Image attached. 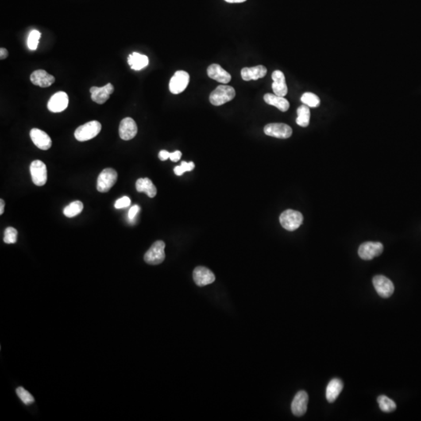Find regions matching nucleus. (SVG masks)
<instances>
[{
    "label": "nucleus",
    "instance_id": "nucleus-1",
    "mask_svg": "<svg viewBox=\"0 0 421 421\" xmlns=\"http://www.w3.org/2000/svg\"><path fill=\"white\" fill-rule=\"evenodd\" d=\"M236 96V91L232 86L219 85L210 93L209 100L210 103L215 106L224 105L230 102Z\"/></svg>",
    "mask_w": 421,
    "mask_h": 421
},
{
    "label": "nucleus",
    "instance_id": "nucleus-2",
    "mask_svg": "<svg viewBox=\"0 0 421 421\" xmlns=\"http://www.w3.org/2000/svg\"><path fill=\"white\" fill-rule=\"evenodd\" d=\"M281 225L288 231H294L303 223V214L297 210L288 209L283 211L279 217Z\"/></svg>",
    "mask_w": 421,
    "mask_h": 421
},
{
    "label": "nucleus",
    "instance_id": "nucleus-3",
    "mask_svg": "<svg viewBox=\"0 0 421 421\" xmlns=\"http://www.w3.org/2000/svg\"><path fill=\"white\" fill-rule=\"evenodd\" d=\"M102 129V125L98 121H90L79 126L75 130L74 136L78 141H87L96 137Z\"/></svg>",
    "mask_w": 421,
    "mask_h": 421
},
{
    "label": "nucleus",
    "instance_id": "nucleus-4",
    "mask_svg": "<svg viewBox=\"0 0 421 421\" xmlns=\"http://www.w3.org/2000/svg\"><path fill=\"white\" fill-rule=\"evenodd\" d=\"M166 244L162 240H158L152 244L148 252L144 254L145 262L149 264H159L163 262L166 258L165 253Z\"/></svg>",
    "mask_w": 421,
    "mask_h": 421
},
{
    "label": "nucleus",
    "instance_id": "nucleus-5",
    "mask_svg": "<svg viewBox=\"0 0 421 421\" xmlns=\"http://www.w3.org/2000/svg\"><path fill=\"white\" fill-rule=\"evenodd\" d=\"M117 172L112 168L104 169L98 175L97 190L101 193L108 192L117 180Z\"/></svg>",
    "mask_w": 421,
    "mask_h": 421
},
{
    "label": "nucleus",
    "instance_id": "nucleus-6",
    "mask_svg": "<svg viewBox=\"0 0 421 421\" xmlns=\"http://www.w3.org/2000/svg\"><path fill=\"white\" fill-rule=\"evenodd\" d=\"M190 75L183 70L176 71L170 80L169 91L174 94H180L188 86Z\"/></svg>",
    "mask_w": 421,
    "mask_h": 421
},
{
    "label": "nucleus",
    "instance_id": "nucleus-7",
    "mask_svg": "<svg viewBox=\"0 0 421 421\" xmlns=\"http://www.w3.org/2000/svg\"><path fill=\"white\" fill-rule=\"evenodd\" d=\"M30 172L32 175V181L36 186L42 187L46 183L48 178L47 168L43 162L40 160L32 162L30 167Z\"/></svg>",
    "mask_w": 421,
    "mask_h": 421
},
{
    "label": "nucleus",
    "instance_id": "nucleus-8",
    "mask_svg": "<svg viewBox=\"0 0 421 421\" xmlns=\"http://www.w3.org/2000/svg\"><path fill=\"white\" fill-rule=\"evenodd\" d=\"M384 250L382 244L379 242H365L360 246L358 254L363 260H369L381 254Z\"/></svg>",
    "mask_w": 421,
    "mask_h": 421
},
{
    "label": "nucleus",
    "instance_id": "nucleus-9",
    "mask_svg": "<svg viewBox=\"0 0 421 421\" xmlns=\"http://www.w3.org/2000/svg\"><path fill=\"white\" fill-rule=\"evenodd\" d=\"M264 132L270 137L276 138L287 139L292 136L293 129L285 124H269L264 126Z\"/></svg>",
    "mask_w": 421,
    "mask_h": 421
},
{
    "label": "nucleus",
    "instance_id": "nucleus-10",
    "mask_svg": "<svg viewBox=\"0 0 421 421\" xmlns=\"http://www.w3.org/2000/svg\"><path fill=\"white\" fill-rule=\"evenodd\" d=\"M373 284L378 294L381 297L388 298L393 294L394 284L385 276L376 275L373 279Z\"/></svg>",
    "mask_w": 421,
    "mask_h": 421
},
{
    "label": "nucleus",
    "instance_id": "nucleus-11",
    "mask_svg": "<svg viewBox=\"0 0 421 421\" xmlns=\"http://www.w3.org/2000/svg\"><path fill=\"white\" fill-rule=\"evenodd\" d=\"M193 278H194V283L200 287L211 284L215 280L214 273L209 268L202 266L197 267L194 270Z\"/></svg>",
    "mask_w": 421,
    "mask_h": 421
},
{
    "label": "nucleus",
    "instance_id": "nucleus-12",
    "mask_svg": "<svg viewBox=\"0 0 421 421\" xmlns=\"http://www.w3.org/2000/svg\"><path fill=\"white\" fill-rule=\"evenodd\" d=\"M69 98L67 93L59 91L53 94L48 102V109L52 113H61L68 106Z\"/></svg>",
    "mask_w": 421,
    "mask_h": 421
},
{
    "label": "nucleus",
    "instance_id": "nucleus-13",
    "mask_svg": "<svg viewBox=\"0 0 421 421\" xmlns=\"http://www.w3.org/2000/svg\"><path fill=\"white\" fill-rule=\"evenodd\" d=\"M308 400V395L305 391H299L297 392L291 405L293 414L296 417L304 415L307 412Z\"/></svg>",
    "mask_w": 421,
    "mask_h": 421
},
{
    "label": "nucleus",
    "instance_id": "nucleus-14",
    "mask_svg": "<svg viewBox=\"0 0 421 421\" xmlns=\"http://www.w3.org/2000/svg\"><path fill=\"white\" fill-rule=\"evenodd\" d=\"M120 138L124 140H129L137 135V124L133 119L126 117L121 121L119 129Z\"/></svg>",
    "mask_w": 421,
    "mask_h": 421
},
{
    "label": "nucleus",
    "instance_id": "nucleus-15",
    "mask_svg": "<svg viewBox=\"0 0 421 421\" xmlns=\"http://www.w3.org/2000/svg\"><path fill=\"white\" fill-rule=\"evenodd\" d=\"M114 91V87L112 84L109 83L103 87H92L90 89V93L91 94V99L96 103H105L109 98L110 95Z\"/></svg>",
    "mask_w": 421,
    "mask_h": 421
},
{
    "label": "nucleus",
    "instance_id": "nucleus-16",
    "mask_svg": "<svg viewBox=\"0 0 421 421\" xmlns=\"http://www.w3.org/2000/svg\"><path fill=\"white\" fill-rule=\"evenodd\" d=\"M30 137L32 138L34 144L39 149L48 150L52 146V140L45 132L42 129L33 128L30 132Z\"/></svg>",
    "mask_w": 421,
    "mask_h": 421
},
{
    "label": "nucleus",
    "instance_id": "nucleus-17",
    "mask_svg": "<svg viewBox=\"0 0 421 421\" xmlns=\"http://www.w3.org/2000/svg\"><path fill=\"white\" fill-rule=\"evenodd\" d=\"M272 78L273 80L272 87L274 94L278 96H286L288 93V87L286 83L284 74L280 70H275L272 73Z\"/></svg>",
    "mask_w": 421,
    "mask_h": 421
},
{
    "label": "nucleus",
    "instance_id": "nucleus-18",
    "mask_svg": "<svg viewBox=\"0 0 421 421\" xmlns=\"http://www.w3.org/2000/svg\"><path fill=\"white\" fill-rule=\"evenodd\" d=\"M207 73L209 78L221 84H228L231 81V75L218 64L210 65Z\"/></svg>",
    "mask_w": 421,
    "mask_h": 421
},
{
    "label": "nucleus",
    "instance_id": "nucleus-19",
    "mask_svg": "<svg viewBox=\"0 0 421 421\" xmlns=\"http://www.w3.org/2000/svg\"><path fill=\"white\" fill-rule=\"evenodd\" d=\"M31 82L33 84L41 87H49L55 82V78L45 70H35L31 75Z\"/></svg>",
    "mask_w": 421,
    "mask_h": 421
},
{
    "label": "nucleus",
    "instance_id": "nucleus-20",
    "mask_svg": "<svg viewBox=\"0 0 421 421\" xmlns=\"http://www.w3.org/2000/svg\"><path fill=\"white\" fill-rule=\"evenodd\" d=\"M267 74L266 67L262 65H258L253 67H245L241 70V76L246 82L257 81L265 77Z\"/></svg>",
    "mask_w": 421,
    "mask_h": 421
},
{
    "label": "nucleus",
    "instance_id": "nucleus-21",
    "mask_svg": "<svg viewBox=\"0 0 421 421\" xmlns=\"http://www.w3.org/2000/svg\"><path fill=\"white\" fill-rule=\"evenodd\" d=\"M343 388V383L338 379L330 380L326 388V399L329 403H333L338 398Z\"/></svg>",
    "mask_w": 421,
    "mask_h": 421
},
{
    "label": "nucleus",
    "instance_id": "nucleus-22",
    "mask_svg": "<svg viewBox=\"0 0 421 421\" xmlns=\"http://www.w3.org/2000/svg\"><path fill=\"white\" fill-rule=\"evenodd\" d=\"M264 102L270 105H273L280 111L287 112L290 108L288 100L284 97L278 96L275 94H266L264 96Z\"/></svg>",
    "mask_w": 421,
    "mask_h": 421
},
{
    "label": "nucleus",
    "instance_id": "nucleus-23",
    "mask_svg": "<svg viewBox=\"0 0 421 421\" xmlns=\"http://www.w3.org/2000/svg\"><path fill=\"white\" fill-rule=\"evenodd\" d=\"M127 61L132 70H140L148 66L149 59L145 55H142L138 52H133L128 56Z\"/></svg>",
    "mask_w": 421,
    "mask_h": 421
},
{
    "label": "nucleus",
    "instance_id": "nucleus-24",
    "mask_svg": "<svg viewBox=\"0 0 421 421\" xmlns=\"http://www.w3.org/2000/svg\"><path fill=\"white\" fill-rule=\"evenodd\" d=\"M136 189L138 192L145 193L149 198H154L157 194V189L148 178H140L136 183Z\"/></svg>",
    "mask_w": 421,
    "mask_h": 421
},
{
    "label": "nucleus",
    "instance_id": "nucleus-25",
    "mask_svg": "<svg viewBox=\"0 0 421 421\" xmlns=\"http://www.w3.org/2000/svg\"><path fill=\"white\" fill-rule=\"evenodd\" d=\"M298 117L296 118V124L302 127H307L310 124V112L308 106L302 105L297 109Z\"/></svg>",
    "mask_w": 421,
    "mask_h": 421
},
{
    "label": "nucleus",
    "instance_id": "nucleus-26",
    "mask_svg": "<svg viewBox=\"0 0 421 421\" xmlns=\"http://www.w3.org/2000/svg\"><path fill=\"white\" fill-rule=\"evenodd\" d=\"M83 209V203L82 202H79V201H76V202L70 203L68 206L65 208L64 210H63V214L68 218H73V217L79 214L80 213H82Z\"/></svg>",
    "mask_w": 421,
    "mask_h": 421
},
{
    "label": "nucleus",
    "instance_id": "nucleus-27",
    "mask_svg": "<svg viewBox=\"0 0 421 421\" xmlns=\"http://www.w3.org/2000/svg\"><path fill=\"white\" fill-rule=\"evenodd\" d=\"M378 403H379L380 410L384 413L393 412L394 410L396 409V404H395V402L392 399L387 397L386 395H380L378 398Z\"/></svg>",
    "mask_w": 421,
    "mask_h": 421
},
{
    "label": "nucleus",
    "instance_id": "nucleus-28",
    "mask_svg": "<svg viewBox=\"0 0 421 421\" xmlns=\"http://www.w3.org/2000/svg\"><path fill=\"white\" fill-rule=\"evenodd\" d=\"M301 102L303 105H306L310 108L318 107L321 103L320 98L315 94L311 92H306L302 95Z\"/></svg>",
    "mask_w": 421,
    "mask_h": 421
},
{
    "label": "nucleus",
    "instance_id": "nucleus-29",
    "mask_svg": "<svg viewBox=\"0 0 421 421\" xmlns=\"http://www.w3.org/2000/svg\"><path fill=\"white\" fill-rule=\"evenodd\" d=\"M40 38H41V33L37 30H34L31 32L28 38V46L29 49H37Z\"/></svg>",
    "mask_w": 421,
    "mask_h": 421
},
{
    "label": "nucleus",
    "instance_id": "nucleus-30",
    "mask_svg": "<svg viewBox=\"0 0 421 421\" xmlns=\"http://www.w3.org/2000/svg\"><path fill=\"white\" fill-rule=\"evenodd\" d=\"M17 229L13 227L6 228L5 233H4V242L7 244H15L17 242Z\"/></svg>",
    "mask_w": 421,
    "mask_h": 421
},
{
    "label": "nucleus",
    "instance_id": "nucleus-31",
    "mask_svg": "<svg viewBox=\"0 0 421 421\" xmlns=\"http://www.w3.org/2000/svg\"><path fill=\"white\" fill-rule=\"evenodd\" d=\"M16 392H17V395H18L19 398L21 399V400L22 401L23 403L25 405H29L32 404V403H34L33 396H32L28 391L24 389L23 387H19V388H17L16 390Z\"/></svg>",
    "mask_w": 421,
    "mask_h": 421
},
{
    "label": "nucleus",
    "instance_id": "nucleus-32",
    "mask_svg": "<svg viewBox=\"0 0 421 421\" xmlns=\"http://www.w3.org/2000/svg\"><path fill=\"white\" fill-rule=\"evenodd\" d=\"M130 202H130V199L128 197H123V198H120V199L117 200V202H116V203H115V208L117 209L127 208L130 205Z\"/></svg>",
    "mask_w": 421,
    "mask_h": 421
},
{
    "label": "nucleus",
    "instance_id": "nucleus-33",
    "mask_svg": "<svg viewBox=\"0 0 421 421\" xmlns=\"http://www.w3.org/2000/svg\"><path fill=\"white\" fill-rule=\"evenodd\" d=\"M140 209L138 205H134V206L131 207V209H129V212H128V218H129V221L133 222L134 218L137 216V213L139 212Z\"/></svg>",
    "mask_w": 421,
    "mask_h": 421
},
{
    "label": "nucleus",
    "instance_id": "nucleus-34",
    "mask_svg": "<svg viewBox=\"0 0 421 421\" xmlns=\"http://www.w3.org/2000/svg\"><path fill=\"white\" fill-rule=\"evenodd\" d=\"M180 167L183 168V171L185 172H189V171H192L194 169V163H192V162H190V163H186V162H182L181 165H180Z\"/></svg>",
    "mask_w": 421,
    "mask_h": 421
},
{
    "label": "nucleus",
    "instance_id": "nucleus-35",
    "mask_svg": "<svg viewBox=\"0 0 421 421\" xmlns=\"http://www.w3.org/2000/svg\"><path fill=\"white\" fill-rule=\"evenodd\" d=\"M181 152L175 151V152H172V153H170L169 159H171V161L175 162H175H178L179 159H181Z\"/></svg>",
    "mask_w": 421,
    "mask_h": 421
},
{
    "label": "nucleus",
    "instance_id": "nucleus-36",
    "mask_svg": "<svg viewBox=\"0 0 421 421\" xmlns=\"http://www.w3.org/2000/svg\"><path fill=\"white\" fill-rule=\"evenodd\" d=\"M170 153L166 150H163L159 152V158L161 159L162 161H166L167 159H169Z\"/></svg>",
    "mask_w": 421,
    "mask_h": 421
},
{
    "label": "nucleus",
    "instance_id": "nucleus-37",
    "mask_svg": "<svg viewBox=\"0 0 421 421\" xmlns=\"http://www.w3.org/2000/svg\"><path fill=\"white\" fill-rule=\"evenodd\" d=\"M8 56H9V52L6 48H0V59H5L8 57Z\"/></svg>",
    "mask_w": 421,
    "mask_h": 421
},
{
    "label": "nucleus",
    "instance_id": "nucleus-38",
    "mask_svg": "<svg viewBox=\"0 0 421 421\" xmlns=\"http://www.w3.org/2000/svg\"><path fill=\"white\" fill-rule=\"evenodd\" d=\"M174 172H175V175H182L183 173H184V171H183L182 167L179 166V167H175V168H174Z\"/></svg>",
    "mask_w": 421,
    "mask_h": 421
},
{
    "label": "nucleus",
    "instance_id": "nucleus-39",
    "mask_svg": "<svg viewBox=\"0 0 421 421\" xmlns=\"http://www.w3.org/2000/svg\"><path fill=\"white\" fill-rule=\"evenodd\" d=\"M4 208H5V202L3 200H0V214H3Z\"/></svg>",
    "mask_w": 421,
    "mask_h": 421
},
{
    "label": "nucleus",
    "instance_id": "nucleus-40",
    "mask_svg": "<svg viewBox=\"0 0 421 421\" xmlns=\"http://www.w3.org/2000/svg\"><path fill=\"white\" fill-rule=\"evenodd\" d=\"M225 2L229 3H241V2H245L247 0H225Z\"/></svg>",
    "mask_w": 421,
    "mask_h": 421
}]
</instances>
